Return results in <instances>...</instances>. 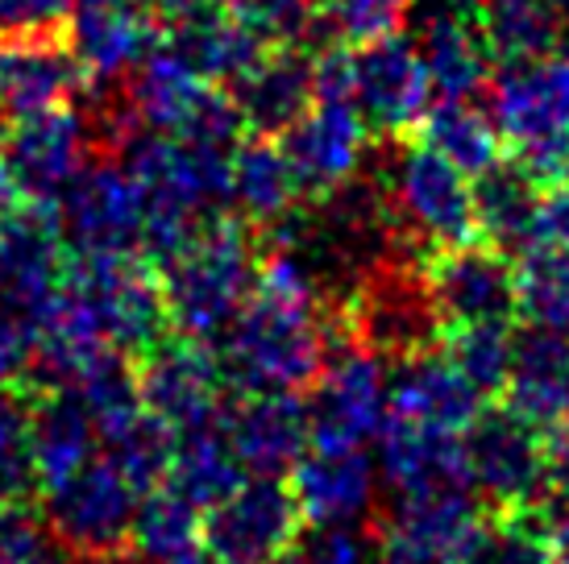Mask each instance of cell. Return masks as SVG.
I'll list each match as a JSON object with an SVG mask.
<instances>
[{
    "mask_svg": "<svg viewBox=\"0 0 569 564\" xmlns=\"http://www.w3.org/2000/svg\"><path fill=\"white\" fill-rule=\"evenodd\" d=\"M229 162L233 154L208 150L174 133H133L121 145V167L142 195V253L159 266L204 220L229 208Z\"/></svg>",
    "mask_w": 569,
    "mask_h": 564,
    "instance_id": "cell-1",
    "label": "cell"
},
{
    "mask_svg": "<svg viewBox=\"0 0 569 564\" xmlns=\"http://www.w3.org/2000/svg\"><path fill=\"white\" fill-rule=\"evenodd\" d=\"M325 324H329L325 303L253 286L238 320L217 341L224 386H233L238 394L308 391L332 345Z\"/></svg>",
    "mask_w": 569,
    "mask_h": 564,
    "instance_id": "cell-2",
    "label": "cell"
},
{
    "mask_svg": "<svg viewBox=\"0 0 569 564\" xmlns=\"http://www.w3.org/2000/svg\"><path fill=\"white\" fill-rule=\"evenodd\" d=\"M258 274V250L246 220L212 216L159 262L167 320L179 336L217 345L238 320Z\"/></svg>",
    "mask_w": 569,
    "mask_h": 564,
    "instance_id": "cell-3",
    "label": "cell"
},
{
    "mask_svg": "<svg viewBox=\"0 0 569 564\" xmlns=\"http://www.w3.org/2000/svg\"><path fill=\"white\" fill-rule=\"evenodd\" d=\"M490 88V121L503 150L545 191L569 183V59L540 54L503 63Z\"/></svg>",
    "mask_w": 569,
    "mask_h": 564,
    "instance_id": "cell-4",
    "label": "cell"
},
{
    "mask_svg": "<svg viewBox=\"0 0 569 564\" xmlns=\"http://www.w3.org/2000/svg\"><path fill=\"white\" fill-rule=\"evenodd\" d=\"M379 188L387 212L396 220L399 241L420 258H432L478 236L470 174H461L425 141H403L387 158Z\"/></svg>",
    "mask_w": 569,
    "mask_h": 564,
    "instance_id": "cell-5",
    "label": "cell"
},
{
    "mask_svg": "<svg viewBox=\"0 0 569 564\" xmlns=\"http://www.w3.org/2000/svg\"><path fill=\"white\" fill-rule=\"evenodd\" d=\"M63 295L126 357H142L171 329L162 279L146 253H71Z\"/></svg>",
    "mask_w": 569,
    "mask_h": 564,
    "instance_id": "cell-6",
    "label": "cell"
},
{
    "mask_svg": "<svg viewBox=\"0 0 569 564\" xmlns=\"http://www.w3.org/2000/svg\"><path fill=\"white\" fill-rule=\"evenodd\" d=\"M337 320L353 341L375 349L382 361H403L411 353L437 349L445 332L441 312L428 295L425 258L411 250L391 253L370 274H362L358 286L341 299Z\"/></svg>",
    "mask_w": 569,
    "mask_h": 564,
    "instance_id": "cell-7",
    "label": "cell"
},
{
    "mask_svg": "<svg viewBox=\"0 0 569 564\" xmlns=\"http://www.w3.org/2000/svg\"><path fill=\"white\" fill-rule=\"evenodd\" d=\"M42 518L50 540L80 564H117L129 556L138 490L104 453L42 490Z\"/></svg>",
    "mask_w": 569,
    "mask_h": 564,
    "instance_id": "cell-8",
    "label": "cell"
},
{
    "mask_svg": "<svg viewBox=\"0 0 569 564\" xmlns=\"http://www.w3.org/2000/svg\"><path fill=\"white\" fill-rule=\"evenodd\" d=\"M71 250L54 204H9L0 212V315L33 332L63 291Z\"/></svg>",
    "mask_w": 569,
    "mask_h": 564,
    "instance_id": "cell-9",
    "label": "cell"
},
{
    "mask_svg": "<svg viewBox=\"0 0 569 564\" xmlns=\"http://www.w3.org/2000/svg\"><path fill=\"white\" fill-rule=\"evenodd\" d=\"M88 125L76 109L13 117L0 129V183L13 204H59L67 183L88 167Z\"/></svg>",
    "mask_w": 569,
    "mask_h": 564,
    "instance_id": "cell-10",
    "label": "cell"
},
{
    "mask_svg": "<svg viewBox=\"0 0 569 564\" xmlns=\"http://www.w3.org/2000/svg\"><path fill=\"white\" fill-rule=\"evenodd\" d=\"M303 535V511L279 477H241L204 511L200 544L221 564H279Z\"/></svg>",
    "mask_w": 569,
    "mask_h": 564,
    "instance_id": "cell-11",
    "label": "cell"
},
{
    "mask_svg": "<svg viewBox=\"0 0 569 564\" xmlns=\"http://www.w3.org/2000/svg\"><path fill=\"white\" fill-rule=\"evenodd\" d=\"M308 391L312 394L303 407L312 444H366L387 423V365L346 329L341 336H332L329 357Z\"/></svg>",
    "mask_w": 569,
    "mask_h": 564,
    "instance_id": "cell-12",
    "label": "cell"
},
{
    "mask_svg": "<svg viewBox=\"0 0 569 564\" xmlns=\"http://www.w3.org/2000/svg\"><path fill=\"white\" fill-rule=\"evenodd\" d=\"M432 79L411 33H382L349 50V104L382 138H408L432 104Z\"/></svg>",
    "mask_w": 569,
    "mask_h": 564,
    "instance_id": "cell-13",
    "label": "cell"
},
{
    "mask_svg": "<svg viewBox=\"0 0 569 564\" xmlns=\"http://www.w3.org/2000/svg\"><path fill=\"white\" fill-rule=\"evenodd\" d=\"M549 436L511 407H482L466 427V477L490 515L528 511L545 477Z\"/></svg>",
    "mask_w": 569,
    "mask_h": 564,
    "instance_id": "cell-14",
    "label": "cell"
},
{
    "mask_svg": "<svg viewBox=\"0 0 569 564\" xmlns=\"http://www.w3.org/2000/svg\"><path fill=\"white\" fill-rule=\"evenodd\" d=\"M487 502L470 486L396 494L379 532V564H458L487 527Z\"/></svg>",
    "mask_w": 569,
    "mask_h": 564,
    "instance_id": "cell-15",
    "label": "cell"
},
{
    "mask_svg": "<svg viewBox=\"0 0 569 564\" xmlns=\"http://www.w3.org/2000/svg\"><path fill=\"white\" fill-rule=\"evenodd\" d=\"M54 212L71 253H142V195L121 162H88Z\"/></svg>",
    "mask_w": 569,
    "mask_h": 564,
    "instance_id": "cell-16",
    "label": "cell"
},
{
    "mask_svg": "<svg viewBox=\"0 0 569 564\" xmlns=\"http://www.w3.org/2000/svg\"><path fill=\"white\" fill-rule=\"evenodd\" d=\"M138 391L150 415H159L162 423L191 427L221 415V394H224V374L217 349L191 336H162L154 349H146L138 361Z\"/></svg>",
    "mask_w": 569,
    "mask_h": 564,
    "instance_id": "cell-17",
    "label": "cell"
},
{
    "mask_svg": "<svg viewBox=\"0 0 569 564\" xmlns=\"http://www.w3.org/2000/svg\"><path fill=\"white\" fill-rule=\"evenodd\" d=\"M425 279L445 329L516 315V262L490 241H466L425 258Z\"/></svg>",
    "mask_w": 569,
    "mask_h": 564,
    "instance_id": "cell-18",
    "label": "cell"
},
{
    "mask_svg": "<svg viewBox=\"0 0 569 564\" xmlns=\"http://www.w3.org/2000/svg\"><path fill=\"white\" fill-rule=\"evenodd\" d=\"M366 133L370 129L349 100H312V109L279 141L303 200H325L362 174Z\"/></svg>",
    "mask_w": 569,
    "mask_h": 564,
    "instance_id": "cell-19",
    "label": "cell"
},
{
    "mask_svg": "<svg viewBox=\"0 0 569 564\" xmlns=\"http://www.w3.org/2000/svg\"><path fill=\"white\" fill-rule=\"evenodd\" d=\"M379 482V461H370L362 444H308L291 465V494L303 523L317 527H353L366 518L375 511Z\"/></svg>",
    "mask_w": 569,
    "mask_h": 564,
    "instance_id": "cell-20",
    "label": "cell"
},
{
    "mask_svg": "<svg viewBox=\"0 0 569 564\" xmlns=\"http://www.w3.org/2000/svg\"><path fill=\"white\" fill-rule=\"evenodd\" d=\"M221 427L246 477H279L312 444L308 407L279 391L241 394L233 407H221Z\"/></svg>",
    "mask_w": 569,
    "mask_h": 564,
    "instance_id": "cell-21",
    "label": "cell"
},
{
    "mask_svg": "<svg viewBox=\"0 0 569 564\" xmlns=\"http://www.w3.org/2000/svg\"><path fill=\"white\" fill-rule=\"evenodd\" d=\"M83 67L59 33H0V117L63 109L83 92Z\"/></svg>",
    "mask_w": 569,
    "mask_h": 564,
    "instance_id": "cell-22",
    "label": "cell"
},
{
    "mask_svg": "<svg viewBox=\"0 0 569 564\" xmlns=\"http://www.w3.org/2000/svg\"><path fill=\"white\" fill-rule=\"evenodd\" d=\"M503 407L545 436L569 432V332L528 324L511 341Z\"/></svg>",
    "mask_w": 569,
    "mask_h": 564,
    "instance_id": "cell-23",
    "label": "cell"
},
{
    "mask_svg": "<svg viewBox=\"0 0 569 564\" xmlns=\"http://www.w3.org/2000/svg\"><path fill=\"white\" fill-rule=\"evenodd\" d=\"M487 394L475 391L466 377L449 365L441 349H425L399 361V370L387 377V415L445 432H466L482 415Z\"/></svg>",
    "mask_w": 569,
    "mask_h": 564,
    "instance_id": "cell-24",
    "label": "cell"
},
{
    "mask_svg": "<svg viewBox=\"0 0 569 564\" xmlns=\"http://www.w3.org/2000/svg\"><path fill=\"white\" fill-rule=\"evenodd\" d=\"M379 477L391 494L470 486L466 477V432L387 415L379 432Z\"/></svg>",
    "mask_w": 569,
    "mask_h": 564,
    "instance_id": "cell-25",
    "label": "cell"
},
{
    "mask_svg": "<svg viewBox=\"0 0 569 564\" xmlns=\"http://www.w3.org/2000/svg\"><path fill=\"white\" fill-rule=\"evenodd\" d=\"M229 95H233L241 121H246V133L283 138L317 100L312 54H303V50H262L229 83Z\"/></svg>",
    "mask_w": 569,
    "mask_h": 564,
    "instance_id": "cell-26",
    "label": "cell"
},
{
    "mask_svg": "<svg viewBox=\"0 0 569 564\" xmlns=\"http://www.w3.org/2000/svg\"><path fill=\"white\" fill-rule=\"evenodd\" d=\"M475 216L478 236L503 253H523L545 241V188L520 162H495L475 179Z\"/></svg>",
    "mask_w": 569,
    "mask_h": 564,
    "instance_id": "cell-27",
    "label": "cell"
},
{
    "mask_svg": "<svg viewBox=\"0 0 569 564\" xmlns=\"http://www.w3.org/2000/svg\"><path fill=\"white\" fill-rule=\"evenodd\" d=\"M300 183L291 174L283 145L274 138L241 141L229 162V208L238 212V220L253 224V229H279L296 204H300Z\"/></svg>",
    "mask_w": 569,
    "mask_h": 564,
    "instance_id": "cell-28",
    "label": "cell"
},
{
    "mask_svg": "<svg viewBox=\"0 0 569 564\" xmlns=\"http://www.w3.org/2000/svg\"><path fill=\"white\" fill-rule=\"evenodd\" d=\"M100 449L96 423L83 407V399L71 386H47L42 399H33V461H38V486L47 490L83 461H92Z\"/></svg>",
    "mask_w": 569,
    "mask_h": 564,
    "instance_id": "cell-29",
    "label": "cell"
},
{
    "mask_svg": "<svg viewBox=\"0 0 569 564\" xmlns=\"http://www.w3.org/2000/svg\"><path fill=\"white\" fill-rule=\"evenodd\" d=\"M204 88L208 79L196 75L188 59L167 38H159V47L126 75V92L138 125L159 129V133H174V129L183 125L188 112L196 109V100L204 95Z\"/></svg>",
    "mask_w": 569,
    "mask_h": 564,
    "instance_id": "cell-30",
    "label": "cell"
},
{
    "mask_svg": "<svg viewBox=\"0 0 569 564\" xmlns=\"http://www.w3.org/2000/svg\"><path fill=\"white\" fill-rule=\"evenodd\" d=\"M420 141L470 179H478L503 158V138L490 121V112L475 104V95H437L420 121Z\"/></svg>",
    "mask_w": 569,
    "mask_h": 564,
    "instance_id": "cell-31",
    "label": "cell"
},
{
    "mask_svg": "<svg viewBox=\"0 0 569 564\" xmlns=\"http://www.w3.org/2000/svg\"><path fill=\"white\" fill-rule=\"evenodd\" d=\"M241 477L246 473H241L238 456L229 449L221 415L174 432V456L171 473H167V486H174L183 498L196 502L200 511H208L212 502H221Z\"/></svg>",
    "mask_w": 569,
    "mask_h": 564,
    "instance_id": "cell-32",
    "label": "cell"
},
{
    "mask_svg": "<svg viewBox=\"0 0 569 564\" xmlns=\"http://www.w3.org/2000/svg\"><path fill=\"white\" fill-rule=\"evenodd\" d=\"M167 42L188 59L196 75L208 79V83H224V88L262 54V47L253 42V33L224 13L221 4L200 17H191V21L171 26Z\"/></svg>",
    "mask_w": 569,
    "mask_h": 564,
    "instance_id": "cell-33",
    "label": "cell"
},
{
    "mask_svg": "<svg viewBox=\"0 0 569 564\" xmlns=\"http://www.w3.org/2000/svg\"><path fill=\"white\" fill-rule=\"evenodd\" d=\"M420 47L437 95H475L490 83V63L495 54L487 50V38L478 26L458 21V26H432V30L411 33Z\"/></svg>",
    "mask_w": 569,
    "mask_h": 564,
    "instance_id": "cell-34",
    "label": "cell"
},
{
    "mask_svg": "<svg viewBox=\"0 0 569 564\" xmlns=\"http://www.w3.org/2000/svg\"><path fill=\"white\" fill-rule=\"evenodd\" d=\"M200 535H204V511L162 482L138 498L129 552H138L142 561H171L183 552H200Z\"/></svg>",
    "mask_w": 569,
    "mask_h": 564,
    "instance_id": "cell-35",
    "label": "cell"
},
{
    "mask_svg": "<svg viewBox=\"0 0 569 564\" xmlns=\"http://www.w3.org/2000/svg\"><path fill=\"white\" fill-rule=\"evenodd\" d=\"M516 312L528 324L569 332V245L545 236L516 253Z\"/></svg>",
    "mask_w": 569,
    "mask_h": 564,
    "instance_id": "cell-36",
    "label": "cell"
},
{
    "mask_svg": "<svg viewBox=\"0 0 569 564\" xmlns=\"http://www.w3.org/2000/svg\"><path fill=\"white\" fill-rule=\"evenodd\" d=\"M511 320H490V324H449L441 332V353L475 391L503 394L507 370H511Z\"/></svg>",
    "mask_w": 569,
    "mask_h": 564,
    "instance_id": "cell-37",
    "label": "cell"
},
{
    "mask_svg": "<svg viewBox=\"0 0 569 564\" xmlns=\"http://www.w3.org/2000/svg\"><path fill=\"white\" fill-rule=\"evenodd\" d=\"M100 453L109 456L117 470L126 473V482L138 494L154 490L167 482L171 473V456H174V427L162 423L159 415H133L126 427H117L109 436L100 440Z\"/></svg>",
    "mask_w": 569,
    "mask_h": 564,
    "instance_id": "cell-38",
    "label": "cell"
},
{
    "mask_svg": "<svg viewBox=\"0 0 569 564\" xmlns=\"http://www.w3.org/2000/svg\"><path fill=\"white\" fill-rule=\"evenodd\" d=\"M221 9L253 33L262 50H303L329 30L320 0H221Z\"/></svg>",
    "mask_w": 569,
    "mask_h": 564,
    "instance_id": "cell-39",
    "label": "cell"
},
{
    "mask_svg": "<svg viewBox=\"0 0 569 564\" xmlns=\"http://www.w3.org/2000/svg\"><path fill=\"white\" fill-rule=\"evenodd\" d=\"M38 486L33 461V399L26 391L0 386V498L30 502Z\"/></svg>",
    "mask_w": 569,
    "mask_h": 564,
    "instance_id": "cell-40",
    "label": "cell"
},
{
    "mask_svg": "<svg viewBox=\"0 0 569 564\" xmlns=\"http://www.w3.org/2000/svg\"><path fill=\"white\" fill-rule=\"evenodd\" d=\"M458 564H557V548L528 511H507L487 518Z\"/></svg>",
    "mask_w": 569,
    "mask_h": 564,
    "instance_id": "cell-41",
    "label": "cell"
},
{
    "mask_svg": "<svg viewBox=\"0 0 569 564\" xmlns=\"http://www.w3.org/2000/svg\"><path fill=\"white\" fill-rule=\"evenodd\" d=\"M320 9H325L329 30L358 47V42L403 30L408 0H320Z\"/></svg>",
    "mask_w": 569,
    "mask_h": 564,
    "instance_id": "cell-42",
    "label": "cell"
},
{
    "mask_svg": "<svg viewBox=\"0 0 569 564\" xmlns=\"http://www.w3.org/2000/svg\"><path fill=\"white\" fill-rule=\"evenodd\" d=\"M279 564H379V552L358 527H317L300 535Z\"/></svg>",
    "mask_w": 569,
    "mask_h": 564,
    "instance_id": "cell-43",
    "label": "cell"
},
{
    "mask_svg": "<svg viewBox=\"0 0 569 564\" xmlns=\"http://www.w3.org/2000/svg\"><path fill=\"white\" fill-rule=\"evenodd\" d=\"M76 0H0V33H59Z\"/></svg>",
    "mask_w": 569,
    "mask_h": 564,
    "instance_id": "cell-44",
    "label": "cell"
},
{
    "mask_svg": "<svg viewBox=\"0 0 569 564\" xmlns=\"http://www.w3.org/2000/svg\"><path fill=\"white\" fill-rule=\"evenodd\" d=\"M30 361V332L0 315V386H13Z\"/></svg>",
    "mask_w": 569,
    "mask_h": 564,
    "instance_id": "cell-45",
    "label": "cell"
},
{
    "mask_svg": "<svg viewBox=\"0 0 569 564\" xmlns=\"http://www.w3.org/2000/svg\"><path fill=\"white\" fill-rule=\"evenodd\" d=\"M545 236L569 245V183L545 191Z\"/></svg>",
    "mask_w": 569,
    "mask_h": 564,
    "instance_id": "cell-46",
    "label": "cell"
},
{
    "mask_svg": "<svg viewBox=\"0 0 569 564\" xmlns=\"http://www.w3.org/2000/svg\"><path fill=\"white\" fill-rule=\"evenodd\" d=\"M150 4H154L159 21H167V26H179V21H191V17L217 9L221 0H150Z\"/></svg>",
    "mask_w": 569,
    "mask_h": 564,
    "instance_id": "cell-47",
    "label": "cell"
},
{
    "mask_svg": "<svg viewBox=\"0 0 569 564\" xmlns=\"http://www.w3.org/2000/svg\"><path fill=\"white\" fill-rule=\"evenodd\" d=\"M9 564H67V561H63V552H59V544H54L50 535H42L38 544H30L26 552H17Z\"/></svg>",
    "mask_w": 569,
    "mask_h": 564,
    "instance_id": "cell-48",
    "label": "cell"
},
{
    "mask_svg": "<svg viewBox=\"0 0 569 564\" xmlns=\"http://www.w3.org/2000/svg\"><path fill=\"white\" fill-rule=\"evenodd\" d=\"M150 564H208L200 552H183V556H171V561H150Z\"/></svg>",
    "mask_w": 569,
    "mask_h": 564,
    "instance_id": "cell-49",
    "label": "cell"
},
{
    "mask_svg": "<svg viewBox=\"0 0 569 564\" xmlns=\"http://www.w3.org/2000/svg\"><path fill=\"white\" fill-rule=\"evenodd\" d=\"M9 204H13V200H9V191H4V183H0V212H4Z\"/></svg>",
    "mask_w": 569,
    "mask_h": 564,
    "instance_id": "cell-50",
    "label": "cell"
}]
</instances>
